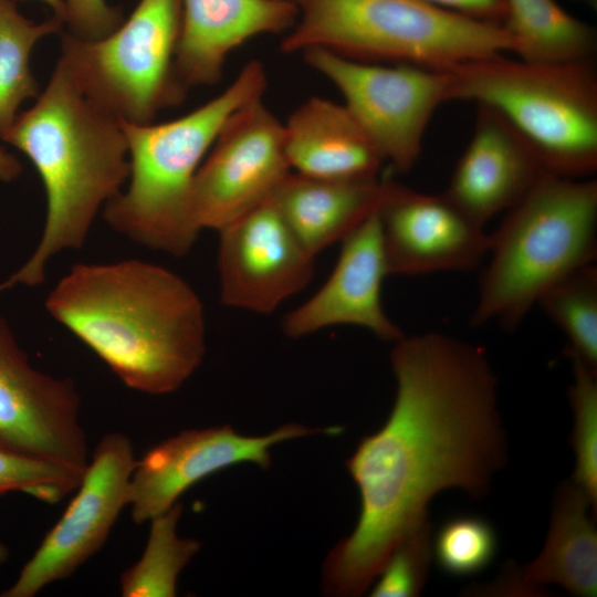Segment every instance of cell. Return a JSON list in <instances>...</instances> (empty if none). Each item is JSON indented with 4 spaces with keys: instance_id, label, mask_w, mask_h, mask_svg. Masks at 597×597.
<instances>
[{
    "instance_id": "6da1fadb",
    "label": "cell",
    "mask_w": 597,
    "mask_h": 597,
    "mask_svg": "<svg viewBox=\"0 0 597 597\" xmlns=\"http://www.w3.org/2000/svg\"><path fill=\"white\" fill-rule=\"evenodd\" d=\"M390 363L392 409L346 461L360 511L352 534L323 563L327 596L366 593L392 549L430 523L438 493L484 498L507 461L498 379L484 349L436 332L404 335Z\"/></svg>"
},
{
    "instance_id": "7a4b0ae2",
    "label": "cell",
    "mask_w": 597,
    "mask_h": 597,
    "mask_svg": "<svg viewBox=\"0 0 597 597\" xmlns=\"http://www.w3.org/2000/svg\"><path fill=\"white\" fill-rule=\"evenodd\" d=\"M45 308L140 392L177 390L205 357L200 297L182 277L150 262L76 264L49 293Z\"/></svg>"
},
{
    "instance_id": "3957f363",
    "label": "cell",
    "mask_w": 597,
    "mask_h": 597,
    "mask_svg": "<svg viewBox=\"0 0 597 597\" xmlns=\"http://www.w3.org/2000/svg\"><path fill=\"white\" fill-rule=\"evenodd\" d=\"M35 167L45 190L41 239L25 263L0 282V293L43 283L49 262L81 249L102 208L129 176L121 121L88 98L57 61L36 102L0 136Z\"/></svg>"
},
{
    "instance_id": "277c9868",
    "label": "cell",
    "mask_w": 597,
    "mask_h": 597,
    "mask_svg": "<svg viewBox=\"0 0 597 597\" xmlns=\"http://www.w3.org/2000/svg\"><path fill=\"white\" fill-rule=\"evenodd\" d=\"M264 65L251 60L218 96L160 124L121 121L128 145V187L111 199L104 219L117 233L155 251L184 256L200 230L191 213L195 176L229 116L263 97Z\"/></svg>"
},
{
    "instance_id": "5b68a950",
    "label": "cell",
    "mask_w": 597,
    "mask_h": 597,
    "mask_svg": "<svg viewBox=\"0 0 597 597\" xmlns=\"http://www.w3.org/2000/svg\"><path fill=\"white\" fill-rule=\"evenodd\" d=\"M488 255L470 324L514 331L548 287L595 263L597 181L544 171L490 234Z\"/></svg>"
},
{
    "instance_id": "8992f818",
    "label": "cell",
    "mask_w": 597,
    "mask_h": 597,
    "mask_svg": "<svg viewBox=\"0 0 597 597\" xmlns=\"http://www.w3.org/2000/svg\"><path fill=\"white\" fill-rule=\"evenodd\" d=\"M297 19L281 43L287 54L323 49L368 63L432 70L515 53L504 25L425 0H292Z\"/></svg>"
},
{
    "instance_id": "52a82bcc",
    "label": "cell",
    "mask_w": 597,
    "mask_h": 597,
    "mask_svg": "<svg viewBox=\"0 0 597 597\" xmlns=\"http://www.w3.org/2000/svg\"><path fill=\"white\" fill-rule=\"evenodd\" d=\"M448 71L450 101L488 105L525 138L554 175L588 178L597 169V72L593 59L531 62L504 54Z\"/></svg>"
},
{
    "instance_id": "ba28073f",
    "label": "cell",
    "mask_w": 597,
    "mask_h": 597,
    "mask_svg": "<svg viewBox=\"0 0 597 597\" xmlns=\"http://www.w3.org/2000/svg\"><path fill=\"white\" fill-rule=\"evenodd\" d=\"M181 15V0H140L128 20L103 38L63 33L57 61L88 98L119 121L153 123L188 92L175 72Z\"/></svg>"
},
{
    "instance_id": "9c48e42d",
    "label": "cell",
    "mask_w": 597,
    "mask_h": 597,
    "mask_svg": "<svg viewBox=\"0 0 597 597\" xmlns=\"http://www.w3.org/2000/svg\"><path fill=\"white\" fill-rule=\"evenodd\" d=\"M302 54L339 90L345 107L381 159L398 171L411 169L433 114L450 101L448 71L360 62L323 49Z\"/></svg>"
},
{
    "instance_id": "30bf717a",
    "label": "cell",
    "mask_w": 597,
    "mask_h": 597,
    "mask_svg": "<svg viewBox=\"0 0 597 597\" xmlns=\"http://www.w3.org/2000/svg\"><path fill=\"white\" fill-rule=\"evenodd\" d=\"M290 169L283 123L263 97L244 104L226 121L195 176V224L221 230L269 200Z\"/></svg>"
},
{
    "instance_id": "8fae6325",
    "label": "cell",
    "mask_w": 597,
    "mask_h": 597,
    "mask_svg": "<svg viewBox=\"0 0 597 597\" xmlns=\"http://www.w3.org/2000/svg\"><path fill=\"white\" fill-rule=\"evenodd\" d=\"M130 439L108 432L97 443L73 498L61 519L24 564L1 597H33L44 587L70 577L105 544L130 501L135 468Z\"/></svg>"
},
{
    "instance_id": "7c38bea8",
    "label": "cell",
    "mask_w": 597,
    "mask_h": 597,
    "mask_svg": "<svg viewBox=\"0 0 597 597\" xmlns=\"http://www.w3.org/2000/svg\"><path fill=\"white\" fill-rule=\"evenodd\" d=\"M80 410L74 381L35 369L0 317V447L83 475L88 448Z\"/></svg>"
},
{
    "instance_id": "4fadbf2b",
    "label": "cell",
    "mask_w": 597,
    "mask_h": 597,
    "mask_svg": "<svg viewBox=\"0 0 597 597\" xmlns=\"http://www.w3.org/2000/svg\"><path fill=\"white\" fill-rule=\"evenodd\" d=\"M327 431L335 428L286 423L264 436H243L229 425L184 430L136 460L129 485L132 519L136 524L149 522L205 478L248 462L268 469L273 446Z\"/></svg>"
},
{
    "instance_id": "5bb4252c",
    "label": "cell",
    "mask_w": 597,
    "mask_h": 597,
    "mask_svg": "<svg viewBox=\"0 0 597 597\" xmlns=\"http://www.w3.org/2000/svg\"><path fill=\"white\" fill-rule=\"evenodd\" d=\"M221 302L268 314L302 291L314 275V259L271 199L218 231Z\"/></svg>"
},
{
    "instance_id": "9a60e30c",
    "label": "cell",
    "mask_w": 597,
    "mask_h": 597,
    "mask_svg": "<svg viewBox=\"0 0 597 597\" xmlns=\"http://www.w3.org/2000/svg\"><path fill=\"white\" fill-rule=\"evenodd\" d=\"M377 214L387 274L468 271L488 255L490 234L443 193L384 178Z\"/></svg>"
},
{
    "instance_id": "2e32d148",
    "label": "cell",
    "mask_w": 597,
    "mask_h": 597,
    "mask_svg": "<svg viewBox=\"0 0 597 597\" xmlns=\"http://www.w3.org/2000/svg\"><path fill=\"white\" fill-rule=\"evenodd\" d=\"M386 275L376 210L343 240L336 266L320 291L285 315L284 334L301 338L329 326L356 325L395 343L405 334L381 304Z\"/></svg>"
},
{
    "instance_id": "e0dca14e",
    "label": "cell",
    "mask_w": 597,
    "mask_h": 597,
    "mask_svg": "<svg viewBox=\"0 0 597 597\" xmlns=\"http://www.w3.org/2000/svg\"><path fill=\"white\" fill-rule=\"evenodd\" d=\"M544 171L511 123L494 108L476 104L473 134L442 193L484 227L517 203Z\"/></svg>"
},
{
    "instance_id": "ac0fdd59",
    "label": "cell",
    "mask_w": 597,
    "mask_h": 597,
    "mask_svg": "<svg viewBox=\"0 0 597 597\" xmlns=\"http://www.w3.org/2000/svg\"><path fill=\"white\" fill-rule=\"evenodd\" d=\"M597 509L570 478L556 489L545 544L525 566L506 565L496 580L474 595L542 596L557 585L580 597L597 595Z\"/></svg>"
},
{
    "instance_id": "d6986e66",
    "label": "cell",
    "mask_w": 597,
    "mask_h": 597,
    "mask_svg": "<svg viewBox=\"0 0 597 597\" xmlns=\"http://www.w3.org/2000/svg\"><path fill=\"white\" fill-rule=\"evenodd\" d=\"M181 10L175 72L187 90L214 85L232 51L255 36L289 31L297 19L292 0H181Z\"/></svg>"
},
{
    "instance_id": "ffe728a7",
    "label": "cell",
    "mask_w": 597,
    "mask_h": 597,
    "mask_svg": "<svg viewBox=\"0 0 597 597\" xmlns=\"http://www.w3.org/2000/svg\"><path fill=\"white\" fill-rule=\"evenodd\" d=\"M283 126L286 158L296 172L326 179L378 177L384 160L344 104L308 98Z\"/></svg>"
},
{
    "instance_id": "44dd1931",
    "label": "cell",
    "mask_w": 597,
    "mask_h": 597,
    "mask_svg": "<svg viewBox=\"0 0 597 597\" xmlns=\"http://www.w3.org/2000/svg\"><path fill=\"white\" fill-rule=\"evenodd\" d=\"M383 179H326L290 172L271 200L303 247L316 256L343 241L379 206Z\"/></svg>"
},
{
    "instance_id": "7402d4cb",
    "label": "cell",
    "mask_w": 597,
    "mask_h": 597,
    "mask_svg": "<svg viewBox=\"0 0 597 597\" xmlns=\"http://www.w3.org/2000/svg\"><path fill=\"white\" fill-rule=\"evenodd\" d=\"M505 29L517 43L515 54L531 62L593 59L596 32L555 0H505Z\"/></svg>"
},
{
    "instance_id": "603a6c76",
    "label": "cell",
    "mask_w": 597,
    "mask_h": 597,
    "mask_svg": "<svg viewBox=\"0 0 597 597\" xmlns=\"http://www.w3.org/2000/svg\"><path fill=\"white\" fill-rule=\"evenodd\" d=\"M181 514L182 505L176 502L149 521L150 530L143 555L121 574L122 596H176L179 574L201 547L196 538L178 536L177 525Z\"/></svg>"
},
{
    "instance_id": "cb8c5ba5",
    "label": "cell",
    "mask_w": 597,
    "mask_h": 597,
    "mask_svg": "<svg viewBox=\"0 0 597 597\" xmlns=\"http://www.w3.org/2000/svg\"><path fill=\"white\" fill-rule=\"evenodd\" d=\"M62 24L55 15L34 23L18 11L13 0H0V136L13 124L21 103L38 97L31 52L40 39L60 32Z\"/></svg>"
},
{
    "instance_id": "d4e9b609",
    "label": "cell",
    "mask_w": 597,
    "mask_h": 597,
    "mask_svg": "<svg viewBox=\"0 0 597 597\" xmlns=\"http://www.w3.org/2000/svg\"><path fill=\"white\" fill-rule=\"evenodd\" d=\"M537 305L567 336L566 352L597 367V268L583 266L548 287Z\"/></svg>"
},
{
    "instance_id": "484cf974",
    "label": "cell",
    "mask_w": 597,
    "mask_h": 597,
    "mask_svg": "<svg viewBox=\"0 0 597 597\" xmlns=\"http://www.w3.org/2000/svg\"><path fill=\"white\" fill-rule=\"evenodd\" d=\"M573 368L569 401L574 415L570 443L575 453L572 479L597 509V367L566 352Z\"/></svg>"
},
{
    "instance_id": "4316f807",
    "label": "cell",
    "mask_w": 597,
    "mask_h": 597,
    "mask_svg": "<svg viewBox=\"0 0 597 597\" xmlns=\"http://www.w3.org/2000/svg\"><path fill=\"white\" fill-rule=\"evenodd\" d=\"M498 551L493 526L479 516H457L444 522L432 535V556L440 569L455 577H468L485 569Z\"/></svg>"
},
{
    "instance_id": "83f0119b",
    "label": "cell",
    "mask_w": 597,
    "mask_h": 597,
    "mask_svg": "<svg viewBox=\"0 0 597 597\" xmlns=\"http://www.w3.org/2000/svg\"><path fill=\"white\" fill-rule=\"evenodd\" d=\"M82 474L0 447V496L19 491L53 504L77 489Z\"/></svg>"
},
{
    "instance_id": "f1b7e54d",
    "label": "cell",
    "mask_w": 597,
    "mask_h": 597,
    "mask_svg": "<svg viewBox=\"0 0 597 597\" xmlns=\"http://www.w3.org/2000/svg\"><path fill=\"white\" fill-rule=\"evenodd\" d=\"M431 524L405 537L390 553L377 582L373 597H416L426 584L432 556Z\"/></svg>"
},
{
    "instance_id": "f546056e",
    "label": "cell",
    "mask_w": 597,
    "mask_h": 597,
    "mask_svg": "<svg viewBox=\"0 0 597 597\" xmlns=\"http://www.w3.org/2000/svg\"><path fill=\"white\" fill-rule=\"evenodd\" d=\"M70 34L96 40L113 32L122 23V13L105 0H64Z\"/></svg>"
},
{
    "instance_id": "4dcf8cb0",
    "label": "cell",
    "mask_w": 597,
    "mask_h": 597,
    "mask_svg": "<svg viewBox=\"0 0 597 597\" xmlns=\"http://www.w3.org/2000/svg\"><path fill=\"white\" fill-rule=\"evenodd\" d=\"M433 4L503 25L507 15L505 0H425Z\"/></svg>"
},
{
    "instance_id": "1f68e13d",
    "label": "cell",
    "mask_w": 597,
    "mask_h": 597,
    "mask_svg": "<svg viewBox=\"0 0 597 597\" xmlns=\"http://www.w3.org/2000/svg\"><path fill=\"white\" fill-rule=\"evenodd\" d=\"M21 170L20 161L12 154L0 148V181H12Z\"/></svg>"
},
{
    "instance_id": "d6a6232c",
    "label": "cell",
    "mask_w": 597,
    "mask_h": 597,
    "mask_svg": "<svg viewBox=\"0 0 597 597\" xmlns=\"http://www.w3.org/2000/svg\"><path fill=\"white\" fill-rule=\"evenodd\" d=\"M48 4L54 12V15L64 22L65 3L64 0H40Z\"/></svg>"
},
{
    "instance_id": "836d02e7",
    "label": "cell",
    "mask_w": 597,
    "mask_h": 597,
    "mask_svg": "<svg viewBox=\"0 0 597 597\" xmlns=\"http://www.w3.org/2000/svg\"><path fill=\"white\" fill-rule=\"evenodd\" d=\"M9 557V548L0 541V565H2Z\"/></svg>"
},
{
    "instance_id": "e575fe53",
    "label": "cell",
    "mask_w": 597,
    "mask_h": 597,
    "mask_svg": "<svg viewBox=\"0 0 597 597\" xmlns=\"http://www.w3.org/2000/svg\"><path fill=\"white\" fill-rule=\"evenodd\" d=\"M588 1L591 2V3H596V0H588Z\"/></svg>"
}]
</instances>
